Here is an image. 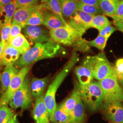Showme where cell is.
<instances>
[{
	"mask_svg": "<svg viewBox=\"0 0 123 123\" xmlns=\"http://www.w3.org/2000/svg\"><path fill=\"white\" fill-rule=\"evenodd\" d=\"M14 115L8 106H0V123H6Z\"/></svg>",
	"mask_w": 123,
	"mask_h": 123,
	"instance_id": "32",
	"label": "cell"
},
{
	"mask_svg": "<svg viewBox=\"0 0 123 123\" xmlns=\"http://www.w3.org/2000/svg\"><path fill=\"white\" fill-rule=\"evenodd\" d=\"M71 118V113L64 109L60 104L57 105L53 115L49 119L52 123H68Z\"/></svg>",
	"mask_w": 123,
	"mask_h": 123,
	"instance_id": "23",
	"label": "cell"
},
{
	"mask_svg": "<svg viewBox=\"0 0 123 123\" xmlns=\"http://www.w3.org/2000/svg\"><path fill=\"white\" fill-rule=\"evenodd\" d=\"M51 39L59 44L72 46L83 35L71 26H66L50 31Z\"/></svg>",
	"mask_w": 123,
	"mask_h": 123,
	"instance_id": "6",
	"label": "cell"
},
{
	"mask_svg": "<svg viewBox=\"0 0 123 123\" xmlns=\"http://www.w3.org/2000/svg\"><path fill=\"white\" fill-rule=\"evenodd\" d=\"M22 32L31 45L44 43L51 39L50 31L40 26H26L22 28Z\"/></svg>",
	"mask_w": 123,
	"mask_h": 123,
	"instance_id": "10",
	"label": "cell"
},
{
	"mask_svg": "<svg viewBox=\"0 0 123 123\" xmlns=\"http://www.w3.org/2000/svg\"><path fill=\"white\" fill-rule=\"evenodd\" d=\"M63 18H69L79 11V0H60Z\"/></svg>",
	"mask_w": 123,
	"mask_h": 123,
	"instance_id": "21",
	"label": "cell"
},
{
	"mask_svg": "<svg viewBox=\"0 0 123 123\" xmlns=\"http://www.w3.org/2000/svg\"><path fill=\"white\" fill-rule=\"evenodd\" d=\"M11 28L12 24L8 23L3 26L0 31V35L1 37V41L4 42L6 44L8 42Z\"/></svg>",
	"mask_w": 123,
	"mask_h": 123,
	"instance_id": "35",
	"label": "cell"
},
{
	"mask_svg": "<svg viewBox=\"0 0 123 123\" xmlns=\"http://www.w3.org/2000/svg\"><path fill=\"white\" fill-rule=\"evenodd\" d=\"M101 109L106 119L110 122L123 123V105L122 102L114 101L104 103Z\"/></svg>",
	"mask_w": 123,
	"mask_h": 123,
	"instance_id": "11",
	"label": "cell"
},
{
	"mask_svg": "<svg viewBox=\"0 0 123 123\" xmlns=\"http://www.w3.org/2000/svg\"><path fill=\"white\" fill-rule=\"evenodd\" d=\"M61 50L60 44L53 40L37 43L22 55L13 65L18 68H22L32 65L40 60L55 57Z\"/></svg>",
	"mask_w": 123,
	"mask_h": 123,
	"instance_id": "1",
	"label": "cell"
},
{
	"mask_svg": "<svg viewBox=\"0 0 123 123\" xmlns=\"http://www.w3.org/2000/svg\"><path fill=\"white\" fill-rule=\"evenodd\" d=\"M95 57L96 55L87 56L81 64L75 68L74 72L80 84L87 85L93 81L92 72Z\"/></svg>",
	"mask_w": 123,
	"mask_h": 123,
	"instance_id": "9",
	"label": "cell"
},
{
	"mask_svg": "<svg viewBox=\"0 0 123 123\" xmlns=\"http://www.w3.org/2000/svg\"><path fill=\"white\" fill-rule=\"evenodd\" d=\"M92 74L94 79L98 81H100L111 75H116L114 67L110 64L104 53L96 55Z\"/></svg>",
	"mask_w": 123,
	"mask_h": 123,
	"instance_id": "8",
	"label": "cell"
},
{
	"mask_svg": "<svg viewBox=\"0 0 123 123\" xmlns=\"http://www.w3.org/2000/svg\"><path fill=\"white\" fill-rule=\"evenodd\" d=\"M3 26L0 23V31H1V30L2 28L3 27Z\"/></svg>",
	"mask_w": 123,
	"mask_h": 123,
	"instance_id": "46",
	"label": "cell"
},
{
	"mask_svg": "<svg viewBox=\"0 0 123 123\" xmlns=\"http://www.w3.org/2000/svg\"><path fill=\"white\" fill-rule=\"evenodd\" d=\"M48 0H40V1H41V4H43V3H44L45 2H46Z\"/></svg>",
	"mask_w": 123,
	"mask_h": 123,
	"instance_id": "45",
	"label": "cell"
},
{
	"mask_svg": "<svg viewBox=\"0 0 123 123\" xmlns=\"http://www.w3.org/2000/svg\"><path fill=\"white\" fill-rule=\"evenodd\" d=\"M116 76L123 74V58L117 59L114 66Z\"/></svg>",
	"mask_w": 123,
	"mask_h": 123,
	"instance_id": "38",
	"label": "cell"
},
{
	"mask_svg": "<svg viewBox=\"0 0 123 123\" xmlns=\"http://www.w3.org/2000/svg\"></svg>",
	"mask_w": 123,
	"mask_h": 123,
	"instance_id": "50",
	"label": "cell"
},
{
	"mask_svg": "<svg viewBox=\"0 0 123 123\" xmlns=\"http://www.w3.org/2000/svg\"><path fill=\"white\" fill-rule=\"evenodd\" d=\"M44 93L36 99L32 112L35 123H50L49 112L44 102Z\"/></svg>",
	"mask_w": 123,
	"mask_h": 123,
	"instance_id": "13",
	"label": "cell"
},
{
	"mask_svg": "<svg viewBox=\"0 0 123 123\" xmlns=\"http://www.w3.org/2000/svg\"><path fill=\"white\" fill-rule=\"evenodd\" d=\"M2 93L1 92L0 88V98H1V96H2Z\"/></svg>",
	"mask_w": 123,
	"mask_h": 123,
	"instance_id": "48",
	"label": "cell"
},
{
	"mask_svg": "<svg viewBox=\"0 0 123 123\" xmlns=\"http://www.w3.org/2000/svg\"><path fill=\"white\" fill-rule=\"evenodd\" d=\"M1 37H0V42H1Z\"/></svg>",
	"mask_w": 123,
	"mask_h": 123,
	"instance_id": "49",
	"label": "cell"
},
{
	"mask_svg": "<svg viewBox=\"0 0 123 123\" xmlns=\"http://www.w3.org/2000/svg\"><path fill=\"white\" fill-rule=\"evenodd\" d=\"M80 98L90 113L100 110L104 104L101 86L98 81H92L85 85L79 83Z\"/></svg>",
	"mask_w": 123,
	"mask_h": 123,
	"instance_id": "3",
	"label": "cell"
},
{
	"mask_svg": "<svg viewBox=\"0 0 123 123\" xmlns=\"http://www.w3.org/2000/svg\"><path fill=\"white\" fill-rule=\"evenodd\" d=\"M32 65L22 68L12 80L9 87L2 93L0 99V106L7 105L13 95L20 88L28 73L31 70Z\"/></svg>",
	"mask_w": 123,
	"mask_h": 123,
	"instance_id": "7",
	"label": "cell"
},
{
	"mask_svg": "<svg viewBox=\"0 0 123 123\" xmlns=\"http://www.w3.org/2000/svg\"><path fill=\"white\" fill-rule=\"evenodd\" d=\"M13 0H0V7L11 3Z\"/></svg>",
	"mask_w": 123,
	"mask_h": 123,
	"instance_id": "42",
	"label": "cell"
},
{
	"mask_svg": "<svg viewBox=\"0 0 123 123\" xmlns=\"http://www.w3.org/2000/svg\"><path fill=\"white\" fill-rule=\"evenodd\" d=\"M109 123H123L122 122H109Z\"/></svg>",
	"mask_w": 123,
	"mask_h": 123,
	"instance_id": "47",
	"label": "cell"
},
{
	"mask_svg": "<svg viewBox=\"0 0 123 123\" xmlns=\"http://www.w3.org/2000/svg\"></svg>",
	"mask_w": 123,
	"mask_h": 123,
	"instance_id": "51",
	"label": "cell"
},
{
	"mask_svg": "<svg viewBox=\"0 0 123 123\" xmlns=\"http://www.w3.org/2000/svg\"><path fill=\"white\" fill-rule=\"evenodd\" d=\"M6 45V43L3 41H1V42H0V59L2 55V54L4 52Z\"/></svg>",
	"mask_w": 123,
	"mask_h": 123,
	"instance_id": "41",
	"label": "cell"
},
{
	"mask_svg": "<svg viewBox=\"0 0 123 123\" xmlns=\"http://www.w3.org/2000/svg\"><path fill=\"white\" fill-rule=\"evenodd\" d=\"M19 69L13 65L6 66L4 70L0 76V91L2 93L9 87L12 80L19 71Z\"/></svg>",
	"mask_w": 123,
	"mask_h": 123,
	"instance_id": "18",
	"label": "cell"
},
{
	"mask_svg": "<svg viewBox=\"0 0 123 123\" xmlns=\"http://www.w3.org/2000/svg\"><path fill=\"white\" fill-rule=\"evenodd\" d=\"M101 86L104 103L123 101V88L120 85L116 75H111L98 81Z\"/></svg>",
	"mask_w": 123,
	"mask_h": 123,
	"instance_id": "4",
	"label": "cell"
},
{
	"mask_svg": "<svg viewBox=\"0 0 123 123\" xmlns=\"http://www.w3.org/2000/svg\"><path fill=\"white\" fill-rule=\"evenodd\" d=\"M22 27L16 23L12 22V28L7 44H10L11 41L21 33Z\"/></svg>",
	"mask_w": 123,
	"mask_h": 123,
	"instance_id": "34",
	"label": "cell"
},
{
	"mask_svg": "<svg viewBox=\"0 0 123 123\" xmlns=\"http://www.w3.org/2000/svg\"><path fill=\"white\" fill-rule=\"evenodd\" d=\"M80 98L79 90V83L75 80L74 88L70 96L60 104L62 107L71 113L75 105Z\"/></svg>",
	"mask_w": 123,
	"mask_h": 123,
	"instance_id": "20",
	"label": "cell"
},
{
	"mask_svg": "<svg viewBox=\"0 0 123 123\" xmlns=\"http://www.w3.org/2000/svg\"><path fill=\"white\" fill-rule=\"evenodd\" d=\"M110 24V22L105 15L103 14L98 15L94 16L92 18L91 27L96 28L100 31Z\"/></svg>",
	"mask_w": 123,
	"mask_h": 123,
	"instance_id": "26",
	"label": "cell"
},
{
	"mask_svg": "<svg viewBox=\"0 0 123 123\" xmlns=\"http://www.w3.org/2000/svg\"><path fill=\"white\" fill-rule=\"evenodd\" d=\"M117 77L119 84L123 88V74L117 75Z\"/></svg>",
	"mask_w": 123,
	"mask_h": 123,
	"instance_id": "44",
	"label": "cell"
},
{
	"mask_svg": "<svg viewBox=\"0 0 123 123\" xmlns=\"http://www.w3.org/2000/svg\"><path fill=\"white\" fill-rule=\"evenodd\" d=\"M31 80L29 75H27L22 85L13 95L9 102L12 109L16 110L19 108L23 110L30 108L32 101L30 88Z\"/></svg>",
	"mask_w": 123,
	"mask_h": 123,
	"instance_id": "5",
	"label": "cell"
},
{
	"mask_svg": "<svg viewBox=\"0 0 123 123\" xmlns=\"http://www.w3.org/2000/svg\"><path fill=\"white\" fill-rule=\"evenodd\" d=\"M44 9L43 4L37 5L31 7L16 9L13 16L12 22L19 24L22 28L25 26V23L32 13L37 11H41Z\"/></svg>",
	"mask_w": 123,
	"mask_h": 123,
	"instance_id": "15",
	"label": "cell"
},
{
	"mask_svg": "<svg viewBox=\"0 0 123 123\" xmlns=\"http://www.w3.org/2000/svg\"><path fill=\"white\" fill-rule=\"evenodd\" d=\"M94 16L79 11L74 16L69 18L68 23L82 35L91 28V23Z\"/></svg>",
	"mask_w": 123,
	"mask_h": 123,
	"instance_id": "12",
	"label": "cell"
},
{
	"mask_svg": "<svg viewBox=\"0 0 123 123\" xmlns=\"http://www.w3.org/2000/svg\"><path fill=\"white\" fill-rule=\"evenodd\" d=\"M116 27H114L110 24L99 31L98 35L104 37L107 39H109L111 35L116 31Z\"/></svg>",
	"mask_w": 123,
	"mask_h": 123,
	"instance_id": "36",
	"label": "cell"
},
{
	"mask_svg": "<svg viewBox=\"0 0 123 123\" xmlns=\"http://www.w3.org/2000/svg\"><path fill=\"white\" fill-rule=\"evenodd\" d=\"M79 2L85 4L99 6L100 0H79Z\"/></svg>",
	"mask_w": 123,
	"mask_h": 123,
	"instance_id": "39",
	"label": "cell"
},
{
	"mask_svg": "<svg viewBox=\"0 0 123 123\" xmlns=\"http://www.w3.org/2000/svg\"><path fill=\"white\" fill-rule=\"evenodd\" d=\"M41 12L43 16V25L50 31L56 29L68 24L64 18L50 11L43 9Z\"/></svg>",
	"mask_w": 123,
	"mask_h": 123,
	"instance_id": "14",
	"label": "cell"
},
{
	"mask_svg": "<svg viewBox=\"0 0 123 123\" xmlns=\"http://www.w3.org/2000/svg\"><path fill=\"white\" fill-rule=\"evenodd\" d=\"M114 24L115 26L123 33V18L117 21H114Z\"/></svg>",
	"mask_w": 123,
	"mask_h": 123,
	"instance_id": "40",
	"label": "cell"
},
{
	"mask_svg": "<svg viewBox=\"0 0 123 123\" xmlns=\"http://www.w3.org/2000/svg\"><path fill=\"white\" fill-rule=\"evenodd\" d=\"M50 79L49 76L43 78H33L32 79L30 82V88L32 98L36 99L43 94Z\"/></svg>",
	"mask_w": 123,
	"mask_h": 123,
	"instance_id": "16",
	"label": "cell"
},
{
	"mask_svg": "<svg viewBox=\"0 0 123 123\" xmlns=\"http://www.w3.org/2000/svg\"><path fill=\"white\" fill-rule=\"evenodd\" d=\"M41 11H37L32 13L25 23V26H39L42 24L43 22V16Z\"/></svg>",
	"mask_w": 123,
	"mask_h": 123,
	"instance_id": "29",
	"label": "cell"
},
{
	"mask_svg": "<svg viewBox=\"0 0 123 123\" xmlns=\"http://www.w3.org/2000/svg\"><path fill=\"white\" fill-rule=\"evenodd\" d=\"M114 21H117L123 18V0H120L119 5L114 15L111 17Z\"/></svg>",
	"mask_w": 123,
	"mask_h": 123,
	"instance_id": "37",
	"label": "cell"
},
{
	"mask_svg": "<svg viewBox=\"0 0 123 123\" xmlns=\"http://www.w3.org/2000/svg\"><path fill=\"white\" fill-rule=\"evenodd\" d=\"M71 118L68 123H84L86 119V107L81 98L71 113Z\"/></svg>",
	"mask_w": 123,
	"mask_h": 123,
	"instance_id": "19",
	"label": "cell"
},
{
	"mask_svg": "<svg viewBox=\"0 0 123 123\" xmlns=\"http://www.w3.org/2000/svg\"><path fill=\"white\" fill-rule=\"evenodd\" d=\"M79 11L93 15L94 16L103 14V12L99 6L85 4L79 2Z\"/></svg>",
	"mask_w": 123,
	"mask_h": 123,
	"instance_id": "27",
	"label": "cell"
},
{
	"mask_svg": "<svg viewBox=\"0 0 123 123\" xmlns=\"http://www.w3.org/2000/svg\"><path fill=\"white\" fill-rule=\"evenodd\" d=\"M6 123H19L18 118H17V115L15 114L13 116V117L10 119Z\"/></svg>",
	"mask_w": 123,
	"mask_h": 123,
	"instance_id": "43",
	"label": "cell"
},
{
	"mask_svg": "<svg viewBox=\"0 0 123 123\" xmlns=\"http://www.w3.org/2000/svg\"><path fill=\"white\" fill-rule=\"evenodd\" d=\"M108 40V39L105 37L98 35L94 39L88 41V43L91 47L96 48L103 51L105 48Z\"/></svg>",
	"mask_w": 123,
	"mask_h": 123,
	"instance_id": "31",
	"label": "cell"
},
{
	"mask_svg": "<svg viewBox=\"0 0 123 123\" xmlns=\"http://www.w3.org/2000/svg\"><path fill=\"white\" fill-rule=\"evenodd\" d=\"M74 50L83 53H88L91 52L90 46L88 43V41L84 39L82 37L79 38L74 44L72 46Z\"/></svg>",
	"mask_w": 123,
	"mask_h": 123,
	"instance_id": "30",
	"label": "cell"
},
{
	"mask_svg": "<svg viewBox=\"0 0 123 123\" xmlns=\"http://www.w3.org/2000/svg\"><path fill=\"white\" fill-rule=\"evenodd\" d=\"M119 1L120 0H100L99 6L105 15L111 18L115 12Z\"/></svg>",
	"mask_w": 123,
	"mask_h": 123,
	"instance_id": "25",
	"label": "cell"
},
{
	"mask_svg": "<svg viewBox=\"0 0 123 123\" xmlns=\"http://www.w3.org/2000/svg\"><path fill=\"white\" fill-rule=\"evenodd\" d=\"M21 53L10 44H6L0 59V66L13 65L21 56Z\"/></svg>",
	"mask_w": 123,
	"mask_h": 123,
	"instance_id": "17",
	"label": "cell"
},
{
	"mask_svg": "<svg viewBox=\"0 0 123 123\" xmlns=\"http://www.w3.org/2000/svg\"><path fill=\"white\" fill-rule=\"evenodd\" d=\"M43 4L44 6V9L50 11L63 18L62 13L60 0H48L46 2Z\"/></svg>",
	"mask_w": 123,
	"mask_h": 123,
	"instance_id": "28",
	"label": "cell"
},
{
	"mask_svg": "<svg viewBox=\"0 0 123 123\" xmlns=\"http://www.w3.org/2000/svg\"><path fill=\"white\" fill-rule=\"evenodd\" d=\"M9 44L16 49L21 55L31 48V43L22 33L15 37Z\"/></svg>",
	"mask_w": 123,
	"mask_h": 123,
	"instance_id": "24",
	"label": "cell"
},
{
	"mask_svg": "<svg viewBox=\"0 0 123 123\" xmlns=\"http://www.w3.org/2000/svg\"><path fill=\"white\" fill-rule=\"evenodd\" d=\"M17 9L31 7L39 4L40 0H13Z\"/></svg>",
	"mask_w": 123,
	"mask_h": 123,
	"instance_id": "33",
	"label": "cell"
},
{
	"mask_svg": "<svg viewBox=\"0 0 123 123\" xmlns=\"http://www.w3.org/2000/svg\"><path fill=\"white\" fill-rule=\"evenodd\" d=\"M16 9L13 0L9 4L0 7V23L3 26L8 23H12L13 16Z\"/></svg>",
	"mask_w": 123,
	"mask_h": 123,
	"instance_id": "22",
	"label": "cell"
},
{
	"mask_svg": "<svg viewBox=\"0 0 123 123\" xmlns=\"http://www.w3.org/2000/svg\"><path fill=\"white\" fill-rule=\"evenodd\" d=\"M79 57L76 51L73 50L68 61L57 74L49 88L44 96V102L49 112V119L52 117L57 107L56 94L58 88L70 73L75 64L79 61Z\"/></svg>",
	"mask_w": 123,
	"mask_h": 123,
	"instance_id": "2",
	"label": "cell"
}]
</instances>
